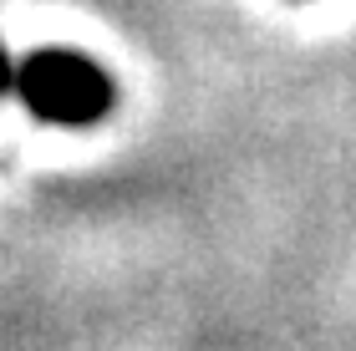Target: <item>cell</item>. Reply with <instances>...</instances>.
<instances>
[{
    "mask_svg": "<svg viewBox=\"0 0 356 351\" xmlns=\"http://www.w3.org/2000/svg\"><path fill=\"white\" fill-rule=\"evenodd\" d=\"M15 92L41 122L56 127H87L102 122L112 107V82L97 61L76 51H36L15 67Z\"/></svg>",
    "mask_w": 356,
    "mask_h": 351,
    "instance_id": "1",
    "label": "cell"
},
{
    "mask_svg": "<svg viewBox=\"0 0 356 351\" xmlns=\"http://www.w3.org/2000/svg\"><path fill=\"white\" fill-rule=\"evenodd\" d=\"M6 92H15V61L6 56V46H0V97Z\"/></svg>",
    "mask_w": 356,
    "mask_h": 351,
    "instance_id": "2",
    "label": "cell"
}]
</instances>
